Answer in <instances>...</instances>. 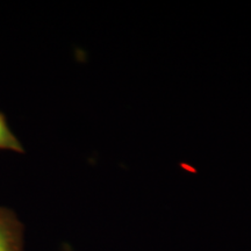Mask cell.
Segmentation results:
<instances>
[{"mask_svg": "<svg viewBox=\"0 0 251 251\" xmlns=\"http://www.w3.org/2000/svg\"><path fill=\"white\" fill-rule=\"evenodd\" d=\"M0 251H19L17 222L2 209H0Z\"/></svg>", "mask_w": 251, "mask_h": 251, "instance_id": "obj_1", "label": "cell"}, {"mask_svg": "<svg viewBox=\"0 0 251 251\" xmlns=\"http://www.w3.org/2000/svg\"><path fill=\"white\" fill-rule=\"evenodd\" d=\"M0 149L11 150V151L20 153L25 151L20 141L17 139V136L9 129L2 113H0Z\"/></svg>", "mask_w": 251, "mask_h": 251, "instance_id": "obj_2", "label": "cell"}]
</instances>
